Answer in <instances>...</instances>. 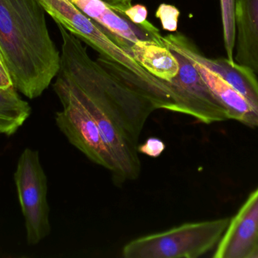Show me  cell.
<instances>
[{"mask_svg":"<svg viewBox=\"0 0 258 258\" xmlns=\"http://www.w3.org/2000/svg\"><path fill=\"white\" fill-rule=\"evenodd\" d=\"M62 39L56 83L69 89L90 112L113 162L116 185L139 177L138 141L150 115L158 110L147 95L89 56L80 39L57 24Z\"/></svg>","mask_w":258,"mask_h":258,"instance_id":"6da1fadb","label":"cell"},{"mask_svg":"<svg viewBox=\"0 0 258 258\" xmlns=\"http://www.w3.org/2000/svg\"><path fill=\"white\" fill-rule=\"evenodd\" d=\"M39 0H0V51L15 89L33 99L57 76L60 53Z\"/></svg>","mask_w":258,"mask_h":258,"instance_id":"7a4b0ae2","label":"cell"},{"mask_svg":"<svg viewBox=\"0 0 258 258\" xmlns=\"http://www.w3.org/2000/svg\"><path fill=\"white\" fill-rule=\"evenodd\" d=\"M44 10L67 30L99 53L98 62L116 69L124 70L138 78L151 95L159 109L175 112L172 92L162 81L144 69L134 58L113 42L110 31L91 19L71 0H39Z\"/></svg>","mask_w":258,"mask_h":258,"instance_id":"3957f363","label":"cell"},{"mask_svg":"<svg viewBox=\"0 0 258 258\" xmlns=\"http://www.w3.org/2000/svg\"><path fill=\"white\" fill-rule=\"evenodd\" d=\"M230 218L187 223L134 239L122 248L125 258H197L215 248Z\"/></svg>","mask_w":258,"mask_h":258,"instance_id":"277c9868","label":"cell"},{"mask_svg":"<svg viewBox=\"0 0 258 258\" xmlns=\"http://www.w3.org/2000/svg\"><path fill=\"white\" fill-rule=\"evenodd\" d=\"M14 180L25 222L27 243L37 245L51 233L48 180L37 150L27 148L23 151Z\"/></svg>","mask_w":258,"mask_h":258,"instance_id":"5b68a950","label":"cell"},{"mask_svg":"<svg viewBox=\"0 0 258 258\" xmlns=\"http://www.w3.org/2000/svg\"><path fill=\"white\" fill-rule=\"evenodd\" d=\"M54 92L63 109L55 115L57 127L71 145L91 162L111 174L113 162L92 115L81 101L63 85L54 82Z\"/></svg>","mask_w":258,"mask_h":258,"instance_id":"8992f818","label":"cell"},{"mask_svg":"<svg viewBox=\"0 0 258 258\" xmlns=\"http://www.w3.org/2000/svg\"><path fill=\"white\" fill-rule=\"evenodd\" d=\"M177 57L178 74L168 83L176 112L194 117L206 124L227 121V110L211 90L192 61L174 45L163 43Z\"/></svg>","mask_w":258,"mask_h":258,"instance_id":"52a82bcc","label":"cell"},{"mask_svg":"<svg viewBox=\"0 0 258 258\" xmlns=\"http://www.w3.org/2000/svg\"><path fill=\"white\" fill-rule=\"evenodd\" d=\"M162 42L177 47L188 57L216 73L245 97L258 112V80L251 69L225 58L206 57L189 38L179 32L162 36Z\"/></svg>","mask_w":258,"mask_h":258,"instance_id":"ba28073f","label":"cell"},{"mask_svg":"<svg viewBox=\"0 0 258 258\" xmlns=\"http://www.w3.org/2000/svg\"><path fill=\"white\" fill-rule=\"evenodd\" d=\"M258 242V188L248 196L218 244L215 258H250Z\"/></svg>","mask_w":258,"mask_h":258,"instance_id":"9c48e42d","label":"cell"},{"mask_svg":"<svg viewBox=\"0 0 258 258\" xmlns=\"http://www.w3.org/2000/svg\"><path fill=\"white\" fill-rule=\"evenodd\" d=\"M235 62L258 74V0H234Z\"/></svg>","mask_w":258,"mask_h":258,"instance_id":"30bf717a","label":"cell"},{"mask_svg":"<svg viewBox=\"0 0 258 258\" xmlns=\"http://www.w3.org/2000/svg\"><path fill=\"white\" fill-rule=\"evenodd\" d=\"M186 57L189 58L188 56ZM189 59L197 67L211 90L225 108L228 119L239 121L251 128L258 129V112L247 101L246 98L216 73L206 68L200 62L190 58Z\"/></svg>","mask_w":258,"mask_h":258,"instance_id":"8fae6325","label":"cell"},{"mask_svg":"<svg viewBox=\"0 0 258 258\" xmlns=\"http://www.w3.org/2000/svg\"><path fill=\"white\" fill-rule=\"evenodd\" d=\"M71 1L91 19L132 44L139 40H151L156 42L154 37L144 27L134 24L123 15L114 12L101 0Z\"/></svg>","mask_w":258,"mask_h":258,"instance_id":"7c38bea8","label":"cell"},{"mask_svg":"<svg viewBox=\"0 0 258 258\" xmlns=\"http://www.w3.org/2000/svg\"><path fill=\"white\" fill-rule=\"evenodd\" d=\"M137 62L150 74L164 82H170L178 74V60L166 46L151 40H139L131 45Z\"/></svg>","mask_w":258,"mask_h":258,"instance_id":"4fadbf2b","label":"cell"},{"mask_svg":"<svg viewBox=\"0 0 258 258\" xmlns=\"http://www.w3.org/2000/svg\"><path fill=\"white\" fill-rule=\"evenodd\" d=\"M31 115V107L15 86L0 89V134H15Z\"/></svg>","mask_w":258,"mask_h":258,"instance_id":"5bb4252c","label":"cell"},{"mask_svg":"<svg viewBox=\"0 0 258 258\" xmlns=\"http://www.w3.org/2000/svg\"><path fill=\"white\" fill-rule=\"evenodd\" d=\"M156 17L160 20L164 30L171 33L177 31L180 11L175 6L162 3L156 10Z\"/></svg>","mask_w":258,"mask_h":258,"instance_id":"9a60e30c","label":"cell"},{"mask_svg":"<svg viewBox=\"0 0 258 258\" xmlns=\"http://www.w3.org/2000/svg\"><path fill=\"white\" fill-rule=\"evenodd\" d=\"M165 144L159 138L150 137L142 145H138V153L151 158H158L165 151Z\"/></svg>","mask_w":258,"mask_h":258,"instance_id":"2e32d148","label":"cell"},{"mask_svg":"<svg viewBox=\"0 0 258 258\" xmlns=\"http://www.w3.org/2000/svg\"><path fill=\"white\" fill-rule=\"evenodd\" d=\"M110 9L119 15H123L124 12L132 6L133 0H101Z\"/></svg>","mask_w":258,"mask_h":258,"instance_id":"e0dca14e","label":"cell"},{"mask_svg":"<svg viewBox=\"0 0 258 258\" xmlns=\"http://www.w3.org/2000/svg\"><path fill=\"white\" fill-rule=\"evenodd\" d=\"M11 86L13 84L0 51V89H6Z\"/></svg>","mask_w":258,"mask_h":258,"instance_id":"ac0fdd59","label":"cell"},{"mask_svg":"<svg viewBox=\"0 0 258 258\" xmlns=\"http://www.w3.org/2000/svg\"><path fill=\"white\" fill-rule=\"evenodd\" d=\"M250 258H258V242Z\"/></svg>","mask_w":258,"mask_h":258,"instance_id":"d6986e66","label":"cell"}]
</instances>
